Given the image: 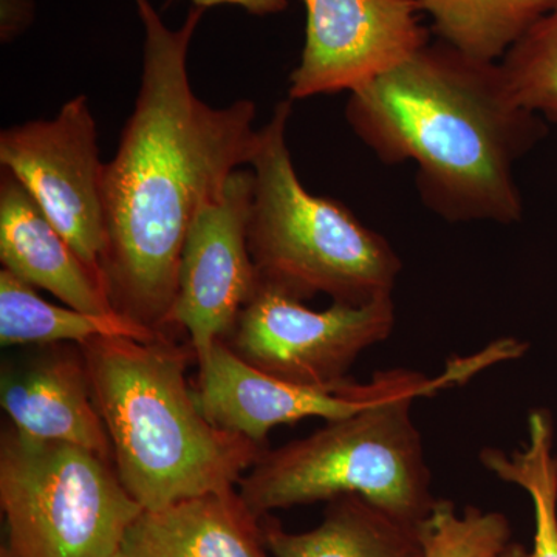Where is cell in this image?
<instances>
[{
    "mask_svg": "<svg viewBox=\"0 0 557 557\" xmlns=\"http://www.w3.org/2000/svg\"><path fill=\"white\" fill-rule=\"evenodd\" d=\"M292 100L259 129L248 245L260 281L307 300L364 306L394 296L403 262L386 237L338 200L304 188L287 145Z\"/></svg>",
    "mask_w": 557,
    "mask_h": 557,
    "instance_id": "obj_5",
    "label": "cell"
},
{
    "mask_svg": "<svg viewBox=\"0 0 557 557\" xmlns=\"http://www.w3.org/2000/svg\"><path fill=\"white\" fill-rule=\"evenodd\" d=\"M109 557H124L123 555H121V553H116V555H112V556H109Z\"/></svg>",
    "mask_w": 557,
    "mask_h": 557,
    "instance_id": "obj_25",
    "label": "cell"
},
{
    "mask_svg": "<svg viewBox=\"0 0 557 557\" xmlns=\"http://www.w3.org/2000/svg\"><path fill=\"white\" fill-rule=\"evenodd\" d=\"M129 338L152 343L163 333L138 324L115 313L95 314L53 306L40 298L35 287L0 271V344L13 346H46V344H81L95 338Z\"/></svg>",
    "mask_w": 557,
    "mask_h": 557,
    "instance_id": "obj_16",
    "label": "cell"
},
{
    "mask_svg": "<svg viewBox=\"0 0 557 557\" xmlns=\"http://www.w3.org/2000/svg\"><path fill=\"white\" fill-rule=\"evenodd\" d=\"M145 27L141 83L102 180L101 273L113 310L172 335L180 260L197 214L249 166L259 143L251 100L211 108L194 94L190 40L205 11L171 30L149 0H135Z\"/></svg>",
    "mask_w": 557,
    "mask_h": 557,
    "instance_id": "obj_1",
    "label": "cell"
},
{
    "mask_svg": "<svg viewBox=\"0 0 557 557\" xmlns=\"http://www.w3.org/2000/svg\"><path fill=\"white\" fill-rule=\"evenodd\" d=\"M394 296L364 306L333 302L311 310L302 299L260 281L223 341L256 369L288 383L338 387L359 355L392 335Z\"/></svg>",
    "mask_w": 557,
    "mask_h": 557,
    "instance_id": "obj_7",
    "label": "cell"
},
{
    "mask_svg": "<svg viewBox=\"0 0 557 557\" xmlns=\"http://www.w3.org/2000/svg\"><path fill=\"white\" fill-rule=\"evenodd\" d=\"M0 557H14V556H13V553H11L9 548H7V545H2V548H0Z\"/></svg>",
    "mask_w": 557,
    "mask_h": 557,
    "instance_id": "obj_24",
    "label": "cell"
},
{
    "mask_svg": "<svg viewBox=\"0 0 557 557\" xmlns=\"http://www.w3.org/2000/svg\"><path fill=\"white\" fill-rule=\"evenodd\" d=\"M424 557H497L511 544L507 516L437 500L420 522Z\"/></svg>",
    "mask_w": 557,
    "mask_h": 557,
    "instance_id": "obj_19",
    "label": "cell"
},
{
    "mask_svg": "<svg viewBox=\"0 0 557 557\" xmlns=\"http://www.w3.org/2000/svg\"><path fill=\"white\" fill-rule=\"evenodd\" d=\"M480 463L502 482L522 487L533 502L531 557H557V454L552 413L547 409L533 410L528 417L523 448L512 453L483 449Z\"/></svg>",
    "mask_w": 557,
    "mask_h": 557,
    "instance_id": "obj_18",
    "label": "cell"
},
{
    "mask_svg": "<svg viewBox=\"0 0 557 557\" xmlns=\"http://www.w3.org/2000/svg\"><path fill=\"white\" fill-rule=\"evenodd\" d=\"M306 42L288 98L359 89L431 42L420 0H302Z\"/></svg>",
    "mask_w": 557,
    "mask_h": 557,
    "instance_id": "obj_11",
    "label": "cell"
},
{
    "mask_svg": "<svg viewBox=\"0 0 557 557\" xmlns=\"http://www.w3.org/2000/svg\"><path fill=\"white\" fill-rule=\"evenodd\" d=\"M497 359L491 347L453 359L429 386L399 392L354 416L327 421L309 437L265 449L240 479L242 498L260 519L274 509L355 494L420 523L438 498L432 494L431 469L410 413L413 401L467 383Z\"/></svg>",
    "mask_w": 557,
    "mask_h": 557,
    "instance_id": "obj_4",
    "label": "cell"
},
{
    "mask_svg": "<svg viewBox=\"0 0 557 557\" xmlns=\"http://www.w3.org/2000/svg\"><path fill=\"white\" fill-rule=\"evenodd\" d=\"M36 347L2 368L0 405L10 423L32 437L70 443L113 463L83 350L78 344Z\"/></svg>",
    "mask_w": 557,
    "mask_h": 557,
    "instance_id": "obj_12",
    "label": "cell"
},
{
    "mask_svg": "<svg viewBox=\"0 0 557 557\" xmlns=\"http://www.w3.org/2000/svg\"><path fill=\"white\" fill-rule=\"evenodd\" d=\"M170 2H172V0H170ZM190 2H193L194 7L201 10L230 3V5L242 7V9L247 10L249 14H256V16L282 13V11L287 10L288 7V0H190Z\"/></svg>",
    "mask_w": 557,
    "mask_h": 557,
    "instance_id": "obj_22",
    "label": "cell"
},
{
    "mask_svg": "<svg viewBox=\"0 0 557 557\" xmlns=\"http://www.w3.org/2000/svg\"><path fill=\"white\" fill-rule=\"evenodd\" d=\"M0 260L14 276L32 287L47 289L72 309L115 313L101 278L83 262L13 172L3 168Z\"/></svg>",
    "mask_w": 557,
    "mask_h": 557,
    "instance_id": "obj_13",
    "label": "cell"
},
{
    "mask_svg": "<svg viewBox=\"0 0 557 557\" xmlns=\"http://www.w3.org/2000/svg\"><path fill=\"white\" fill-rule=\"evenodd\" d=\"M260 519L236 487L143 509L121 544L124 557H269Z\"/></svg>",
    "mask_w": 557,
    "mask_h": 557,
    "instance_id": "obj_14",
    "label": "cell"
},
{
    "mask_svg": "<svg viewBox=\"0 0 557 557\" xmlns=\"http://www.w3.org/2000/svg\"><path fill=\"white\" fill-rule=\"evenodd\" d=\"M0 164L28 189L102 282L106 163L100 159L97 121L87 98L79 95L65 102L54 119L2 131Z\"/></svg>",
    "mask_w": 557,
    "mask_h": 557,
    "instance_id": "obj_8",
    "label": "cell"
},
{
    "mask_svg": "<svg viewBox=\"0 0 557 557\" xmlns=\"http://www.w3.org/2000/svg\"><path fill=\"white\" fill-rule=\"evenodd\" d=\"M79 347L116 472L143 509L233 490L269 449L203 416L186 380L189 343L102 336Z\"/></svg>",
    "mask_w": 557,
    "mask_h": 557,
    "instance_id": "obj_3",
    "label": "cell"
},
{
    "mask_svg": "<svg viewBox=\"0 0 557 557\" xmlns=\"http://www.w3.org/2000/svg\"><path fill=\"white\" fill-rule=\"evenodd\" d=\"M194 388L203 416L223 431L267 448L270 431L295 424L304 418L338 420L370 408L399 392L429 386V379L416 370H383L364 384L346 383L338 387H310L271 376L237 357L223 341L214 344L199 362Z\"/></svg>",
    "mask_w": 557,
    "mask_h": 557,
    "instance_id": "obj_9",
    "label": "cell"
},
{
    "mask_svg": "<svg viewBox=\"0 0 557 557\" xmlns=\"http://www.w3.org/2000/svg\"><path fill=\"white\" fill-rule=\"evenodd\" d=\"M33 14L30 0H2V40H11L28 24Z\"/></svg>",
    "mask_w": 557,
    "mask_h": 557,
    "instance_id": "obj_21",
    "label": "cell"
},
{
    "mask_svg": "<svg viewBox=\"0 0 557 557\" xmlns=\"http://www.w3.org/2000/svg\"><path fill=\"white\" fill-rule=\"evenodd\" d=\"M438 40L475 60L500 62L557 0H420Z\"/></svg>",
    "mask_w": 557,
    "mask_h": 557,
    "instance_id": "obj_17",
    "label": "cell"
},
{
    "mask_svg": "<svg viewBox=\"0 0 557 557\" xmlns=\"http://www.w3.org/2000/svg\"><path fill=\"white\" fill-rule=\"evenodd\" d=\"M113 463L13 424L0 435V507L14 557H109L143 508Z\"/></svg>",
    "mask_w": 557,
    "mask_h": 557,
    "instance_id": "obj_6",
    "label": "cell"
},
{
    "mask_svg": "<svg viewBox=\"0 0 557 557\" xmlns=\"http://www.w3.org/2000/svg\"><path fill=\"white\" fill-rule=\"evenodd\" d=\"M497 557H531V553L522 544L511 542Z\"/></svg>",
    "mask_w": 557,
    "mask_h": 557,
    "instance_id": "obj_23",
    "label": "cell"
},
{
    "mask_svg": "<svg viewBox=\"0 0 557 557\" xmlns=\"http://www.w3.org/2000/svg\"><path fill=\"white\" fill-rule=\"evenodd\" d=\"M500 64L518 100L547 123L557 124V5Z\"/></svg>",
    "mask_w": 557,
    "mask_h": 557,
    "instance_id": "obj_20",
    "label": "cell"
},
{
    "mask_svg": "<svg viewBox=\"0 0 557 557\" xmlns=\"http://www.w3.org/2000/svg\"><path fill=\"white\" fill-rule=\"evenodd\" d=\"M260 527L274 557H424L420 523L355 494L330 500L321 525L306 533H288L270 515Z\"/></svg>",
    "mask_w": 557,
    "mask_h": 557,
    "instance_id": "obj_15",
    "label": "cell"
},
{
    "mask_svg": "<svg viewBox=\"0 0 557 557\" xmlns=\"http://www.w3.org/2000/svg\"><path fill=\"white\" fill-rule=\"evenodd\" d=\"M346 120L381 163L412 161L418 196L449 223L520 222L516 164L548 134L500 62L442 40L350 91Z\"/></svg>",
    "mask_w": 557,
    "mask_h": 557,
    "instance_id": "obj_2",
    "label": "cell"
},
{
    "mask_svg": "<svg viewBox=\"0 0 557 557\" xmlns=\"http://www.w3.org/2000/svg\"><path fill=\"white\" fill-rule=\"evenodd\" d=\"M252 172L231 175L222 196L207 205L188 231L180 260L172 332H185L197 364L233 332L259 284L248 245Z\"/></svg>",
    "mask_w": 557,
    "mask_h": 557,
    "instance_id": "obj_10",
    "label": "cell"
}]
</instances>
